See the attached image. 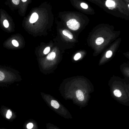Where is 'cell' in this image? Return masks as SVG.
Instances as JSON below:
<instances>
[{
	"mask_svg": "<svg viewBox=\"0 0 129 129\" xmlns=\"http://www.w3.org/2000/svg\"><path fill=\"white\" fill-rule=\"evenodd\" d=\"M63 33L64 35L67 36L70 39H72L73 38V36L72 33L67 29H64V30H63Z\"/></svg>",
	"mask_w": 129,
	"mask_h": 129,
	"instance_id": "ba28073f",
	"label": "cell"
},
{
	"mask_svg": "<svg viewBox=\"0 0 129 129\" xmlns=\"http://www.w3.org/2000/svg\"><path fill=\"white\" fill-rule=\"evenodd\" d=\"M89 1L96 4L98 6H101L103 7L104 6V0H88Z\"/></svg>",
	"mask_w": 129,
	"mask_h": 129,
	"instance_id": "52a82bcc",
	"label": "cell"
},
{
	"mask_svg": "<svg viewBox=\"0 0 129 129\" xmlns=\"http://www.w3.org/2000/svg\"><path fill=\"white\" fill-rule=\"evenodd\" d=\"M115 2L118 5L120 11V13L124 15L128 16L129 5L127 6L122 0H112Z\"/></svg>",
	"mask_w": 129,
	"mask_h": 129,
	"instance_id": "6da1fadb",
	"label": "cell"
},
{
	"mask_svg": "<svg viewBox=\"0 0 129 129\" xmlns=\"http://www.w3.org/2000/svg\"><path fill=\"white\" fill-rule=\"evenodd\" d=\"M12 112L10 110H8L7 112V114H6V117L7 119H10L11 117L12 116Z\"/></svg>",
	"mask_w": 129,
	"mask_h": 129,
	"instance_id": "4fadbf2b",
	"label": "cell"
},
{
	"mask_svg": "<svg viewBox=\"0 0 129 129\" xmlns=\"http://www.w3.org/2000/svg\"><path fill=\"white\" fill-rule=\"evenodd\" d=\"M114 94L116 97L117 98H120L122 96V93L120 90L116 89L114 91Z\"/></svg>",
	"mask_w": 129,
	"mask_h": 129,
	"instance_id": "8fae6325",
	"label": "cell"
},
{
	"mask_svg": "<svg viewBox=\"0 0 129 129\" xmlns=\"http://www.w3.org/2000/svg\"><path fill=\"white\" fill-rule=\"evenodd\" d=\"M105 7H107L109 10H117L120 12V10L116 3L112 0H106L104 2Z\"/></svg>",
	"mask_w": 129,
	"mask_h": 129,
	"instance_id": "277c9868",
	"label": "cell"
},
{
	"mask_svg": "<svg viewBox=\"0 0 129 129\" xmlns=\"http://www.w3.org/2000/svg\"><path fill=\"white\" fill-rule=\"evenodd\" d=\"M5 78V75L4 73L0 71V81L3 80Z\"/></svg>",
	"mask_w": 129,
	"mask_h": 129,
	"instance_id": "ac0fdd59",
	"label": "cell"
},
{
	"mask_svg": "<svg viewBox=\"0 0 129 129\" xmlns=\"http://www.w3.org/2000/svg\"><path fill=\"white\" fill-rule=\"evenodd\" d=\"M13 4L16 7H19L20 4V0H11Z\"/></svg>",
	"mask_w": 129,
	"mask_h": 129,
	"instance_id": "7c38bea8",
	"label": "cell"
},
{
	"mask_svg": "<svg viewBox=\"0 0 129 129\" xmlns=\"http://www.w3.org/2000/svg\"><path fill=\"white\" fill-rule=\"evenodd\" d=\"M33 127V125L32 123H28L27 125V127L28 129H31Z\"/></svg>",
	"mask_w": 129,
	"mask_h": 129,
	"instance_id": "ffe728a7",
	"label": "cell"
},
{
	"mask_svg": "<svg viewBox=\"0 0 129 129\" xmlns=\"http://www.w3.org/2000/svg\"><path fill=\"white\" fill-rule=\"evenodd\" d=\"M78 4H75V5H78V6H75L76 8H78L79 10H81L83 12H85L87 13L91 14H93V10H91L89 7L88 5L86 3L84 2H78Z\"/></svg>",
	"mask_w": 129,
	"mask_h": 129,
	"instance_id": "3957f363",
	"label": "cell"
},
{
	"mask_svg": "<svg viewBox=\"0 0 129 129\" xmlns=\"http://www.w3.org/2000/svg\"><path fill=\"white\" fill-rule=\"evenodd\" d=\"M125 1L128 4H129V0H125Z\"/></svg>",
	"mask_w": 129,
	"mask_h": 129,
	"instance_id": "44dd1931",
	"label": "cell"
},
{
	"mask_svg": "<svg viewBox=\"0 0 129 129\" xmlns=\"http://www.w3.org/2000/svg\"><path fill=\"white\" fill-rule=\"evenodd\" d=\"M50 51V47H47L45 49H44V53L45 54H47L49 53Z\"/></svg>",
	"mask_w": 129,
	"mask_h": 129,
	"instance_id": "e0dca14e",
	"label": "cell"
},
{
	"mask_svg": "<svg viewBox=\"0 0 129 129\" xmlns=\"http://www.w3.org/2000/svg\"><path fill=\"white\" fill-rule=\"evenodd\" d=\"M76 96L78 101L80 102H82L85 99V96L84 94L81 90H78L76 92Z\"/></svg>",
	"mask_w": 129,
	"mask_h": 129,
	"instance_id": "8992f818",
	"label": "cell"
},
{
	"mask_svg": "<svg viewBox=\"0 0 129 129\" xmlns=\"http://www.w3.org/2000/svg\"><path fill=\"white\" fill-rule=\"evenodd\" d=\"M48 129H60V128L54 125L50 124V125L48 126Z\"/></svg>",
	"mask_w": 129,
	"mask_h": 129,
	"instance_id": "9a60e30c",
	"label": "cell"
},
{
	"mask_svg": "<svg viewBox=\"0 0 129 129\" xmlns=\"http://www.w3.org/2000/svg\"><path fill=\"white\" fill-rule=\"evenodd\" d=\"M81 57V54L80 53H78L76 54L75 56L74 57V60H79V59H80Z\"/></svg>",
	"mask_w": 129,
	"mask_h": 129,
	"instance_id": "2e32d148",
	"label": "cell"
},
{
	"mask_svg": "<svg viewBox=\"0 0 129 129\" xmlns=\"http://www.w3.org/2000/svg\"><path fill=\"white\" fill-rule=\"evenodd\" d=\"M104 41V39L103 38H101V37H100V38H98L96 39L95 42L98 45H101L102 43H103Z\"/></svg>",
	"mask_w": 129,
	"mask_h": 129,
	"instance_id": "30bf717a",
	"label": "cell"
},
{
	"mask_svg": "<svg viewBox=\"0 0 129 129\" xmlns=\"http://www.w3.org/2000/svg\"><path fill=\"white\" fill-rule=\"evenodd\" d=\"M56 56V54L54 52H51L47 56V59L48 60H53L55 58Z\"/></svg>",
	"mask_w": 129,
	"mask_h": 129,
	"instance_id": "9c48e42d",
	"label": "cell"
},
{
	"mask_svg": "<svg viewBox=\"0 0 129 129\" xmlns=\"http://www.w3.org/2000/svg\"><path fill=\"white\" fill-rule=\"evenodd\" d=\"M67 25L70 29L74 31L78 30L80 27V23L76 19H71L66 22Z\"/></svg>",
	"mask_w": 129,
	"mask_h": 129,
	"instance_id": "7a4b0ae2",
	"label": "cell"
},
{
	"mask_svg": "<svg viewBox=\"0 0 129 129\" xmlns=\"http://www.w3.org/2000/svg\"><path fill=\"white\" fill-rule=\"evenodd\" d=\"M112 54H113V53L111 51H108L107 52V53L106 54V56L107 58H109L112 56Z\"/></svg>",
	"mask_w": 129,
	"mask_h": 129,
	"instance_id": "5bb4252c",
	"label": "cell"
},
{
	"mask_svg": "<svg viewBox=\"0 0 129 129\" xmlns=\"http://www.w3.org/2000/svg\"><path fill=\"white\" fill-rule=\"evenodd\" d=\"M31 0H20V4L19 6L20 11L22 15L25 14L29 4Z\"/></svg>",
	"mask_w": 129,
	"mask_h": 129,
	"instance_id": "5b68a950",
	"label": "cell"
},
{
	"mask_svg": "<svg viewBox=\"0 0 129 129\" xmlns=\"http://www.w3.org/2000/svg\"><path fill=\"white\" fill-rule=\"evenodd\" d=\"M12 44H13V45L15 46V47H17L19 46V43H18V42H17L16 41V40H13L12 41Z\"/></svg>",
	"mask_w": 129,
	"mask_h": 129,
	"instance_id": "d6986e66",
	"label": "cell"
}]
</instances>
